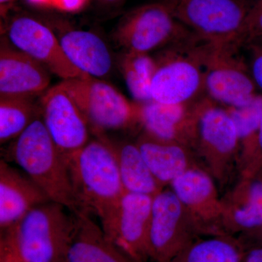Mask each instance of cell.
Returning <instances> with one entry per match:
<instances>
[{
  "label": "cell",
  "instance_id": "18",
  "mask_svg": "<svg viewBox=\"0 0 262 262\" xmlns=\"http://www.w3.org/2000/svg\"><path fill=\"white\" fill-rule=\"evenodd\" d=\"M224 233L248 234L262 225V170L256 177L241 179L222 198Z\"/></svg>",
  "mask_w": 262,
  "mask_h": 262
},
{
  "label": "cell",
  "instance_id": "26",
  "mask_svg": "<svg viewBox=\"0 0 262 262\" xmlns=\"http://www.w3.org/2000/svg\"><path fill=\"white\" fill-rule=\"evenodd\" d=\"M233 120L239 141V168L251 153L262 117V95L258 94L252 101L239 107H225Z\"/></svg>",
  "mask_w": 262,
  "mask_h": 262
},
{
  "label": "cell",
  "instance_id": "6",
  "mask_svg": "<svg viewBox=\"0 0 262 262\" xmlns=\"http://www.w3.org/2000/svg\"><path fill=\"white\" fill-rule=\"evenodd\" d=\"M166 3L174 16L201 40L237 47L251 5L248 0H168Z\"/></svg>",
  "mask_w": 262,
  "mask_h": 262
},
{
  "label": "cell",
  "instance_id": "33",
  "mask_svg": "<svg viewBox=\"0 0 262 262\" xmlns=\"http://www.w3.org/2000/svg\"><path fill=\"white\" fill-rule=\"evenodd\" d=\"M18 0H0V12L1 16L7 18L9 11Z\"/></svg>",
  "mask_w": 262,
  "mask_h": 262
},
{
  "label": "cell",
  "instance_id": "20",
  "mask_svg": "<svg viewBox=\"0 0 262 262\" xmlns=\"http://www.w3.org/2000/svg\"><path fill=\"white\" fill-rule=\"evenodd\" d=\"M75 214V228L63 262H136L108 238L91 215Z\"/></svg>",
  "mask_w": 262,
  "mask_h": 262
},
{
  "label": "cell",
  "instance_id": "10",
  "mask_svg": "<svg viewBox=\"0 0 262 262\" xmlns=\"http://www.w3.org/2000/svg\"><path fill=\"white\" fill-rule=\"evenodd\" d=\"M200 234L190 215L171 189L153 198L148 233V256L155 262H171Z\"/></svg>",
  "mask_w": 262,
  "mask_h": 262
},
{
  "label": "cell",
  "instance_id": "9",
  "mask_svg": "<svg viewBox=\"0 0 262 262\" xmlns=\"http://www.w3.org/2000/svg\"><path fill=\"white\" fill-rule=\"evenodd\" d=\"M194 151L220 183L226 182L234 162L238 163L239 141L233 120L225 106L207 96L200 110Z\"/></svg>",
  "mask_w": 262,
  "mask_h": 262
},
{
  "label": "cell",
  "instance_id": "35",
  "mask_svg": "<svg viewBox=\"0 0 262 262\" xmlns=\"http://www.w3.org/2000/svg\"><path fill=\"white\" fill-rule=\"evenodd\" d=\"M100 4L104 5V6L113 7L122 4L125 0H97Z\"/></svg>",
  "mask_w": 262,
  "mask_h": 262
},
{
  "label": "cell",
  "instance_id": "21",
  "mask_svg": "<svg viewBox=\"0 0 262 262\" xmlns=\"http://www.w3.org/2000/svg\"><path fill=\"white\" fill-rule=\"evenodd\" d=\"M71 63L86 75L102 77L113 67L111 53L102 39L92 32L70 29L58 37Z\"/></svg>",
  "mask_w": 262,
  "mask_h": 262
},
{
  "label": "cell",
  "instance_id": "4",
  "mask_svg": "<svg viewBox=\"0 0 262 262\" xmlns=\"http://www.w3.org/2000/svg\"><path fill=\"white\" fill-rule=\"evenodd\" d=\"M203 41L196 37L169 46L158 59L150 87L151 101L164 104H185L206 96Z\"/></svg>",
  "mask_w": 262,
  "mask_h": 262
},
{
  "label": "cell",
  "instance_id": "3",
  "mask_svg": "<svg viewBox=\"0 0 262 262\" xmlns=\"http://www.w3.org/2000/svg\"><path fill=\"white\" fill-rule=\"evenodd\" d=\"M11 158L40 188L50 201L77 213L68 164L40 117L15 139Z\"/></svg>",
  "mask_w": 262,
  "mask_h": 262
},
{
  "label": "cell",
  "instance_id": "24",
  "mask_svg": "<svg viewBox=\"0 0 262 262\" xmlns=\"http://www.w3.org/2000/svg\"><path fill=\"white\" fill-rule=\"evenodd\" d=\"M120 67L127 89L136 102L151 101L150 87L156 70L155 58L149 53L125 51Z\"/></svg>",
  "mask_w": 262,
  "mask_h": 262
},
{
  "label": "cell",
  "instance_id": "31",
  "mask_svg": "<svg viewBox=\"0 0 262 262\" xmlns=\"http://www.w3.org/2000/svg\"><path fill=\"white\" fill-rule=\"evenodd\" d=\"M243 262H262V245L251 244L247 246Z\"/></svg>",
  "mask_w": 262,
  "mask_h": 262
},
{
  "label": "cell",
  "instance_id": "32",
  "mask_svg": "<svg viewBox=\"0 0 262 262\" xmlns=\"http://www.w3.org/2000/svg\"><path fill=\"white\" fill-rule=\"evenodd\" d=\"M0 262H24L4 244H0Z\"/></svg>",
  "mask_w": 262,
  "mask_h": 262
},
{
  "label": "cell",
  "instance_id": "23",
  "mask_svg": "<svg viewBox=\"0 0 262 262\" xmlns=\"http://www.w3.org/2000/svg\"><path fill=\"white\" fill-rule=\"evenodd\" d=\"M247 246L231 234L193 241L171 262H243Z\"/></svg>",
  "mask_w": 262,
  "mask_h": 262
},
{
  "label": "cell",
  "instance_id": "19",
  "mask_svg": "<svg viewBox=\"0 0 262 262\" xmlns=\"http://www.w3.org/2000/svg\"><path fill=\"white\" fill-rule=\"evenodd\" d=\"M136 144L151 173L163 187L170 185L188 170L202 168L195 151L178 142L143 132Z\"/></svg>",
  "mask_w": 262,
  "mask_h": 262
},
{
  "label": "cell",
  "instance_id": "1",
  "mask_svg": "<svg viewBox=\"0 0 262 262\" xmlns=\"http://www.w3.org/2000/svg\"><path fill=\"white\" fill-rule=\"evenodd\" d=\"M67 164L77 212L102 222L125 192L113 144L103 138L89 141Z\"/></svg>",
  "mask_w": 262,
  "mask_h": 262
},
{
  "label": "cell",
  "instance_id": "8",
  "mask_svg": "<svg viewBox=\"0 0 262 262\" xmlns=\"http://www.w3.org/2000/svg\"><path fill=\"white\" fill-rule=\"evenodd\" d=\"M60 84L73 98L93 130L98 133L121 130L139 123L138 103L130 102L107 82L87 76L64 80Z\"/></svg>",
  "mask_w": 262,
  "mask_h": 262
},
{
  "label": "cell",
  "instance_id": "14",
  "mask_svg": "<svg viewBox=\"0 0 262 262\" xmlns=\"http://www.w3.org/2000/svg\"><path fill=\"white\" fill-rule=\"evenodd\" d=\"M195 224L200 234H227L222 230V198L214 179L203 168L188 170L170 184Z\"/></svg>",
  "mask_w": 262,
  "mask_h": 262
},
{
  "label": "cell",
  "instance_id": "17",
  "mask_svg": "<svg viewBox=\"0 0 262 262\" xmlns=\"http://www.w3.org/2000/svg\"><path fill=\"white\" fill-rule=\"evenodd\" d=\"M51 82L49 71L27 53L2 45L0 96H31L41 94Z\"/></svg>",
  "mask_w": 262,
  "mask_h": 262
},
{
  "label": "cell",
  "instance_id": "30",
  "mask_svg": "<svg viewBox=\"0 0 262 262\" xmlns=\"http://www.w3.org/2000/svg\"><path fill=\"white\" fill-rule=\"evenodd\" d=\"M249 52L250 72L257 89L262 91V39L245 46Z\"/></svg>",
  "mask_w": 262,
  "mask_h": 262
},
{
  "label": "cell",
  "instance_id": "5",
  "mask_svg": "<svg viewBox=\"0 0 262 262\" xmlns=\"http://www.w3.org/2000/svg\"><path fill=\"white\" fill-rule=\"evenodd\" d=\"M234 45H213L203 41L205 91L212 101L225 107H239L257 94L249 66Z\"/></svg>",
  "mask_w": 262,
  "mask_h": 262
},
{
  "label": "cell",
  "instance_id": "25",
  "mask_svg": "<svg viewBox=\"0 0 262 262\" xmlns=\"http://www.w3.org/2000/svg\"><path fill=\"white\" fill-rule=\"evenodd\" d=\"M37 111L30 98L0 96V141L18 137L36 119Z\"/></svg>",
  "mask_w": 262,
  "mask_h": 262
},
{
  "label": "cell",
  "instance_id": "34",
  "mask_svg": "<svg viewBox=\"0 0 262 262\" xmlns=\"http://www.w3.org/2000/svg\"><path fill=\"white\" fill-rule=\"evenodd\" d=\"M245 236L251 241V244L262 245V225L256 230L245 234Z\"/></svg>",
  "mask_w": 262,
  "mask_h": 262
},
{
  "label": "cell",
  "instance_id": "13",
  "mask_svg": "<svg viewBox=\"0 0 262 262\" xmlns=\"http://www.w3.org/2000/svg\"><path fill=\"white\" fill-rule=\"evenodd\" d=\"M40 110L46 129L67 161L89 142V122L61 84L45 92Z\"/></svg>",
  "mask_w": 262,
  "mask_h": 262
},
{
  "label": "cell",
  "instance_id": "12",
  "mask_svg": "<svg viewBox=\"0 0 262 262\" xmlns=\"http://www.w3.org/2000/svg\"><path fill=\"white\" fill-rule=\"evenodd\" d=\"M153 198L125 192L114 211L101 222L103 232L136 262H146Z\"/></svg>",
  "mask_w": 262,
  "mask_h": 262
},
{
  "label": "cell",
  "instance_id": "22",
  "mask_svg": "<svg viewBox=\"0 0 262 262\" xmlns=\"http://www.w3.org/2000/svg\"><path fill=\"white\" fill-rule=\"evenodd\" d=\"M119 170L125 192L155 196L164 187L151 173L136 143H114Z\"/></svg>",
  "mask_w": 262,
  "mask_h": 262
},
{
  "label": "cell",
  "instance_id": "29",
  "mask_svg": "<svg viewBox=\"0 0 262 262\" xmlns=\"http://www.w3.org/2000/svg\"><path fill=\"white\" fill-rule=\"evenodd\" d=\"M38 8H49L64 13H77L83 10L90 0H27Z\"/></svg>",
  "mask_w": 262,
  "mask_h": 262
},
{
  "label": "cell",
  "instance_id": "11",
  "mask_svg": "<svg viewBox=\"0 0 262 262\" xmlns=\"http://www.w3.org/2000/svg\"><path fill=\"white\" fill-rule=\"evenodd\" d=\"M5 32L17 49L27 53L63 80L89 76L71 63L58 38L37 18L28 15H15L8 19Z\"/></svg>",
  "mask_w": 262,
  "mask_h": 262
},
{
  "label": "cell",
  "instance_id": "15",
  "mask_svg": "<svg viewBox=\"0 0 262 262\" xmlns=\"http://www.w3.org/2000/svg\"><path fill=\"white\" fill-rule=\"evenodd\" d=\"M205 97L185 104L137 102L139 124L149 135L178 142L194 151L200 110Z\"/></svg>",
  "mask_w": 262,
  "mask_h": 262
},
{
  "label": "cell",
  "instance_id": "7",
  "mask_svg": "<svg viewBox=\"0 0 262 262\" xmlns=\"http://www.w3.org/2000/svg\"><path fill=\"white\" fill-rule=\"evenodd\" d=\"M196 37L174 16L166 2L130 10L122 17L115 32L117 42L125 51L146 53Z\"/></svg>",
  "mask_w": 262,
  "mask_h": 262
},
{
  "label": "cell",
  "instance_id": "28",
  "mask_svg": "<svg viewBox=\"0 0 262 262\" xmlns=\"http://www.w3.org/2000/svg\"><path fill=\"white\" fill-rule=\"evenodd\" d=\"M239 170L244 179L253 178L262 170V117L249 157Z\"/></svg>",
  "mask_w": 262,
  "mask_h": 262
},
{
  "label": "cell",
  "instance_id": "16",
  "mask_svg": "<svg viewBox=\"0 0 262 262\" xmlns=\"http://www.w3.org/2000/svg\"><path fill=\"white\" fill-rule=\"evenodd\" d=\"M50 201L44 192L24 172L5 160L0 162L1 233L16 225L34 207Z\"/></svg>",
  "mask_w": 262,
  "mask_h": 262
},
{
  "label": "cell",
  "instance_id": "27",
  "mask_svg": "<svg viewBox=\"0 0 262 262\" xmlns=\"http://www.w3.org/2000/svg\"><path fill=\"white\" fill-rule=\"evenodd\" d=\"M260 39H262V0H256L250 7L237 46L241 48Z\"/></svg>",
  "mask_w": 262,
  "mask_h": 262
},
{
  "label": "cell",
  "instance_id": "2",
  "mask_svg": "<svg viewBox=\"0 0 262 262\" xmlns=\"http://www.w3.org/2000/svg\"><path fill=\"white\" fill-rule=\"evenodd\" d=\"M48 201L34 207L1 233V243L24 262H63L76 225L74 213Z\"/></svg>",
  "mask_w": 262,
  "mask_h": 262
}]
</instances>
